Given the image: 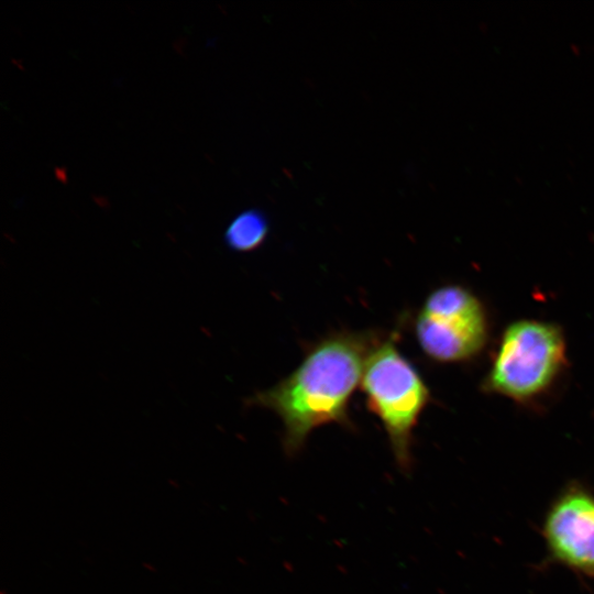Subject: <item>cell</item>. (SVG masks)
Listing matches in <instances>:
<instances>
[{"mask_svg": "<svg viewBox=\"0 0 594 594\" xmlns=\"http://www.w3.org/2000/svg\"><path fill=\"white\" fill-rule=\"evenodd\" d=\"M381 337L371 330L330 334L306 353L299 366L273 387L251 396L249 405L273 410L283 421V449L297 455L311 431L327 424L349 430L350 398Z\"/></svg>", "mask_w": 594, "mask_h": 594, "instance_id": "1", "label": "cell"}, {"mask_svg": "<svg viewBox=\"0 0 594 594\" xmlns=\"http://www.w3.org/2000/svg\"><path fill=\"white\" fill-rule=\"evenodd\" d=\"M393 332L369 354L361 380L370 411L387 433L397 468L405 474L413 468V431L430 399L416 367L400 353Z\"/></svg>", "mask_w": 594, "mask_h": 594, "instance_id": "2", "label": "cell"}, {"mask_svg": "<svg viewBox=\"0 0 594 594\" xmlns=\"http://www.w3.org/2000/svg\"><path fill=\"white\" fill-rule=\"evenodd\" d=\"M564 340L553 324L521 320L505 331L487 377V386L521 400L544 391L564 362Z\"/></svg>", "mask_w": 594, "mask_h": 594, "instance_id": "3", "label": "cell"}, {"mask_svg": "<svg viewBox=\"0 0 594 594\" xmlns=\"http://www.w3.org/2000/svg\"><path fill=\"white\" fill-rule=\"evenodd\" d=\"M422 351L439 362H459L476 354L485 343L487 321L483 306L468 289L447 285L433 290L415 320Z\"/></svg>", "mask_w": 594, "mask_h": 594, "instance_id": "4", "label": "cell"}, {"mask_svg": "<svg viewBox=\"0 0 594 594\" xmlns=\"http://www.w3.org/2000/svg\"><path fill=\"white\" fill-rule=\"evenodd\" d=\"M541 531L551 562L594 578V494L586 486L566 484L548 507Z\"/></svg>", "mask_w": 594, "mask_h": 594, "instance_id": "5", "label": "cell"}, {"mask_svg": "<svg viewBox=\"0 0 594 594\" xmlns=\"http://www.w3.org/2000/svg\"><path fill=\"white\" fill-rule=\"evenodd\" d=\"M268 232L265 216L258 210L238 215L224 233L227 245L238 252H250L263 244Z\"/></svg>", "mask_w": 594, "mask_h": 594, "instance_id": "6", "label": "cell"}]
</instances>
